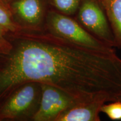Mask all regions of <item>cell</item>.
Masks as SVG:
<instances>
[{"label":"cell","mask_w":121,"mask_h":121,"mask_svg":"<svg viewBox=\"0 0 121 121\" xmlns=\"http://www.w3.org/2000/svg\"><path fill=\"white\" fill-rule=\"evenodd\" d=\"M0 51V105L29 82L50 84L71 95L79 89L87 63L81 46L41 30L22 29L6 35Z\"/></svg>","instance_id":"1"},{"label":"cell","mask_w":121,"mask_h":121,"mask_svg":"<svg viewBox=\"0 0 121 121\" xmlns=\"http://www.w3.org/2000/svg\"><path fill=\"white\" fill-rule=\"evenodd\" d=\"M41 96V83L22 85L0 105V121H32L39 109Z\"/></svg>","instance_id":"2"},{"label":"cell","mask_w":121,"mask_h":121,"mask_svg":"<svg viewBox=\"0 0 121 121\" xmlns=\"http://www.w3.org/2000/svg\"><path fill=\"white\" fill-rule=\"evenodd\" d=\"M45 28L48 31L76 44L101 51H112L113 47L95 38L72 16L48 10Z\"/></svg>","instance_id":"3"},{"label":"cell","mask_w":121,"mask_h":121,"mask_svg":"<svg viewBox=\"0 0 121 121\" xmlns=\"http://www.w3.org/2000/svg\"><path fill=\"white\" fill-rule=\"evenodd\" d=\"M75 15V19L91 34L115 47L112 31L100 1L81 0Z\"/></svg>","instance_id":"4"},{"label":"cell","mask_w":121,"mask_h":121,"mask_svg":"<svg viewBox=\"0 0 121 121\" xmlns=\"http://www.w3.org/2000/svg\"><path fill=\"white\" fill-rule=\"evenodd\" d=\"M41 86L40 105L33 121H56L62 113L80 101L50 84L41 83Z\"/></svg>","instance_id":"5"},{"label":"cell","mask_w":121,"mask_h":121,"mask_svg":"<svg viewBox=\"0 0 121 121\" xmlns=\"http://www.w3.org/2000/svg\"><path fill=\"white\" fill-rule=\"evenodd\" d=\"M15 21L22 29H45L49 9L47 0H12L8 4Z\"/></svg>","instance_id":"6"},{"label":"cell","mask_w":121,"mask_h":121,"mask_svg":"<svg viewBox=\"0 0 121 121\" xmlns=\"http://www.w3.org/2000/svg\"><path fill=\"white\" fill-rule=\"evenodd\" d=\"M106 103L102 99L78 101L62 113L56 121H100L101 107Z\"/></svg>","instance_id":"7"},{"label":"cell","mask_w":121,"mask_h":121,"mask_svg":"<svg viewBox=\"0 0 121 121\" xmlns=\"http://www.w3.org/2000/svg\"><path fill=\"white\" fill-rule=\"evenodd\" d=\"M100 2L112 31L115 47L121 49V0H102Z\"/></svg>","instance_id":"8"},{"label":"cell","mask_w":121,"mask_h":121,"mask_svg":"<svg viewBox=\"0 0 121 121\" xmlns=\"http://www.w3.org/2000/svg\"><path fill=\"white\" fill-rule=\"evenodd\" d=\"M0 27L8 33H15L22 28L15 21L9 5L0 1Z\"/></svg>","instance_id":"9"},{"label":"cell","mask_w":121,"mask_h":121,"mask_svg":"<svg viewBox=\"0 0 121 121\" xmlns=\"http://www.w3.org/2000/svg\"><path fill=\"white\" fill-rule=\"evenodd\" d=\"M51 8L68 16L75 15L81 0H47Z\"/></svg>","instance_id":"10"},{"label":"cell","mask_w":121,"mask_h":121,"mask_svg":"<svg viewBox=\"0 0 121 121\" xmlns=\"http://www.w3.org/2000/svg\"><path fill=\"white\" fill-rule=\"evenodd\" d=\"M100 111L112 120H121V101H114L108 104H104L101 107Z\"/></svg>","instance_id":"11"},{"label":"cell","mask_w":121,"mask_h":121,"mask_svg":"<svg viewBox=\"0 0 121 121\" xmlns=\"http://www.w3.org/2000/svg\"><path fill=\"white\" fill-rule=\"evenodd\" d=\"M7 34V33L0 27V48L1 50L7 48L10 44L6 37Z\"/></svg>","instance_id":"12"},{"label":"cell","mask_w":121,"mask_h":121,"mask_svg":"<svg viewBox=\"0 0 121 121\" xmlns=\"http://www.w3.org/2000/svg\"><path fill=\"white\" fill-rule=\"evenodd\" d=\"M0 1H2V2H4V3H5V4H8L9 3L11 2L12 0H0Z\"/></svg>","instance_id":"13"},{"label":"cell","mask_w":121,"mask_h":121,"mask_svg":"<svg viewBox=\"0 0 121 121\" xmlns=\"http://www.w3.org/2000/svg\"><path fill=\"white\" fill-rule=\"evenodd\" d=\"M0 51H1V48H0Z\"/></svg>","instance_id":"14"},{"label":"cell","mask_w":121,"mask_h":121,"mask_svg":"<svg viewBox=\"0 0 121 121\" xmlns=\"http://www.w3.org/2000/svg\"><path fill=\"white\" fill-rule=\"evenodd\" d=\"M99 1H102V0H99Z\"/></svg>","instance_id":"15"}]
</instances>
